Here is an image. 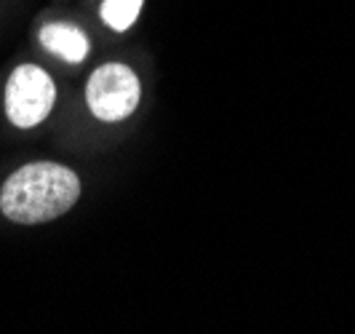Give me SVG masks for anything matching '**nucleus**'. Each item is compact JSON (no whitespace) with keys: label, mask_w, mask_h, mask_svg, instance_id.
Here are the masks:
<instances>
[{"label":"nucleus","mask_w":355,"mask_h":334,"mask_svg":"<svg viewBox=\"0 0 355 334\" xmlns=\"http://www.w3.org/2000/svg\"><path fill=\"white\" fill-rule=\"evenodd\" d=\"M80 195L78 174L51 160L27 163L3 182L0 211L17 225H40L67 214Z\"/></svg>","instance_id":"obj_1"},{"label":"nucleus","mask_w":355,"mask_h":334,"mask_svg":"<svg viewBox=\"0 0 355 334\" xmlns=\"http://www.w3.org/2000/svg\"><path fill=\"white\" fill-rule=\"evenodd\" d=\"M56 102V88L49 72L35 65H21L6 83V115L19 128L43 124Z\"/></svg>","instance_id":"obj_2"},{"label":"nucleus","mask_w":355,"mask_h":334,"mask_svg":"<svg viewBox=\"0 0 355 334\" xmlns=\"http://www.w3.org/2000/svg\"><path fill=\"white\" fill-rule=\"evenodd\" d=\"M139 94L142 86L137 72L121 62H110L94 70L86 88V102L99 121L112 124V121H123L137 110Z\"/></svg>","instance_id":"obj_3"},{"label":"nucleus","mask_w":355,"mask_h":334,"mask_svg":"<svg viewBox=\"0 0 355 334\" xmlns=\"http://www.w3.org/2000/svg\"><path fill=\"white\" fill-rule=\"evenodd\" d=\"M40 43L46 46V51L59 53L72 65H80L89 56V37L70 24H46L40 30Z\"/></svg>","instance_id":"obj_4"},{"label":"nucleus","mask_w":355,"mask_h":334,"mask_svg":"<svg viewBox=\"0 0 355 334\" xmlns=\"http://www.w3.org/2000/svg\"><path fill=\"white\" fill-rule=\"evenodd\" d=\"M142 3L144 0H105L102 3V19H105L107 27L123 33L137 22L139 11H142Z\"/></svg>","instance_id":"obj_5"}]
</instances>
